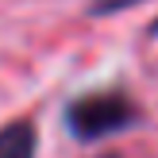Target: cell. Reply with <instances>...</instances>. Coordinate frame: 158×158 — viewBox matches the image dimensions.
Here are the masks:
<instances>
[{"label":"cell","instance_id":"5","mask_svg":"<svg viewBox=\"0 0 158 158\" xmlns=\"http://www.w3.org/2000/svg\"><path fill=\"white\" fill-rule=\"evenodd\" d=\"M151 31H154V35H158V19H154V27H151Z\"/></svg>","mask_w":158,"mask_h":158},{"label":"cell","instance_id":"4","mask_svg":"<svg viewBox=\"0 0 158 158\" xmlns=\"http://www.w3.org/2000/svg\"><path fill=\"white\" fill-rule=\"evenodd\" d=\"M100 158H120V154H100Z\"/></svg>","mask_w":158,"mask_h":158},{"label":"cell","instance_id":"3","mask_svg":"<svg viewBox=\"0 0 158 158\" xmlns=\"http://www.w3.org/2000/svg\"><path fill=\"white\" fill-rule=\"evenodd\" d=\"M143 4V0H93L89 4V15H112V12H127V8Z\"/></svg>","mask_w":158,"mask_h":158},{"label":"cell","instance_id":"1","mask_svg":"<svg viewBox=\"0 0 158 158\" xmlns=\"http://www.w3.org/2000/svg\"><path fill=\"white\" fill-rule=\"evenodd\" d=\"M139 104L120 89H97L81 93L66 104V131L77 143H97V139L120 135L131 123H139Z\"/></svg>","mask_w":158,"mask_h":158},{"label":"cell","instance_id":"2","mask_svg":"<svg viewBox=\"0 0 158 158\" xmlns=\"http://www.w3.org/2000/svg\"><path fill=\"white\" fill-rule=\"evenodd\" d=\"M39 127L31 120H8L0 127V158H35Z\"/></svg>","mask_w":158,"mask_h":158}]
</instances>
